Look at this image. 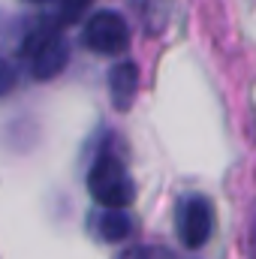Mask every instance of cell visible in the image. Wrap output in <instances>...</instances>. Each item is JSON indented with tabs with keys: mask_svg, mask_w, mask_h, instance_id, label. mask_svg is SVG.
<instances>
[{
	"mask_svg": "<svg viewBox=\"0 0 256 259\" xmlns=\"http://www.w3.org/2000/svg\"><path fill=\"white\" fill-rule=\"evenodd\" d=\"M33 3H46V0H33Z\"/></svg>",
	"mask_w": 256,
	"mask_h": 259,
	"instance_id": "8fae6325",
	"label": "cell"
},
{
	"mask_svg": "<svg viewBox=\"0 0 256 259\" xmlns=\"http://www.w3.org/2000/svg\"><path fill=\"white\" fill-rule=\"evenodd\" d=\"M12 84H15V69H12V64H6L0 58V94L12 91Z\"/></svg>",
	"mask_w": 256,
	"mask_h": 259,
	"instance_id": "9c48e42d",
	"label": "cell"
},
{
	"mask_svg": "<svg viewBox=\"0 0 256 259\" xmlns=\"http://www.w3.org/2000/svg\"><path fill=\"white\" fill-rule=\"evenodd\" d=\"M178 223V238L187 250H199L208 244L214 232V208L205 196H184L175 214Z\"/></svg>",
	"mask_w": 256,
	"mask_h": 259,
	"instance_id": "3957f363",
	"label": "cell"
},
{
	"mask_svg": "<svg viewBox=\"0 0 256 259\" xmlns=\"http://www.w3.org/2000/svg\"><path fill=\"white\" fill-rule=\"evenodd\" d=\"M253 259H256V229H253Z\"/></svg>",
	"mask_w": 256,
	"mask_h": 259,
	"instance_id": "30bf717a",
	"label": "cell"
},
{
	"mask_svg": "<svg viewBox=\"0 0 256 259\" xmlns=\"http://www.w3.org/2000/svg\"><path fill=\"white\" fill-rule=\"evenodd\" d=\"M84 46L97 55H121L127 52L130 46V27L124 21V15L112 12V9H103V12H94L84 24Z\"/></svg>",
	"mask_w": 256,
	"mask_h": 259,
	"instance_id": "7a4b0ae2",
	"label": "cell"
},
{
	"mask_svg": "<svg viewBox=\"0 0 256 259\" xmlns=\"http://www.w3.org/2000/svg\"><path fill=\"white\" fill-rule=\"evenodd\" d=\"M24 55L30 58L33 75L46 81V78H55L66 66L69 49H66V39L61 33H33L24 42Z\"/></svg>",
	"mask_w": 256,
	"mask_h": 259,
	"instance_id": "277c9868",
	"label": "cell"
},
{
	"mask_svg": "<svg viewBox=\"0 0 256 259\" xmlns=\"http://www.w3.org/2000/svg\"><path fill=\"white\" fill-rule=\"evenodd\" d=\"M121 259H181V256L166 250V247H133Z\"/></svg>",
	"mask_w": 256,
	"mask_h": 259,
	"instance_id": "ba28073f",
	"label": "cell"
},
{
	"mask_svg": "<svg viewBox=\"0 0 256 259\" xmlns=\"http://www.w3.org/2000/svg\"><path fill=\"white\" fill-rule=\"evenodd\" d=\"M130 229H133V220H130L127 214H124V208H109L106 214H100V220H97V232H100V238L103 241H124L130 235Z\"/></svg>",
	"mask_w": 256,
	"mask_h": 259,
	"instance_id": "8992f818",
	"label": "cell"
},
{
	"mask_svg": "<svg viewBox=\"0 0 256 259\" xmlns=\"http://www.w3.org/2000/svg\"><path fill=\"white\" fill-rule=\"evenodd\" d=\"M91 0H61V24H72L84 15Z\"/></svg>",
	"mask_w": 256,
	"mask_h": 259,
	"instance_id": "52a82bcc",
	"label": "cell"
},
{
	"mask_svg": "<svg viewBox=\"0 0 256 259\" xmlns=\"http://www.w3.org/2000/svg\"><path fill=\"white\" fill-rule=\"evenodd\" d=\"M88 190L103 208H127L136 196V187L130 181L127 169L118 157L103 154L91 172H88Z\"/></svg>",
	"mask_w": 256,
	"mask_h": 259,
	"instance_id": "6da1fadb",
	"label": "cell"
},
{
	"mask_svg": "<svg viewBox=\"0 0 256 259\" xmlns=\"http://www.w3.org/2000/svg\"><path fill=\"white\" fill-rule=\"evenodd\" d=\"M136 88H139V69L136 64H118L109 72V94H112V103L118 112H127L133 106V97H136Z\"/></svg>",
	"mask_w": 256,
	"mask_h": 259,
	"instance_id": "5b68a950",
	"label": "cell"
}]
</instances>
